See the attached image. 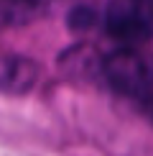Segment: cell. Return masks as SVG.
Wrapping results in <instances>:
<instances>
[{"instance_id": "6da1fadb", "label": "cell", "mask_w": 153, "mask_h": 156, "mask_svg": "<svg viewBox=\"0 0 153 156\" xmlns=\"http://www.w3.org/2000/svg\"><path fill=\"white\" fill-rule=\"evenodd\" d=\"M102 74L117 92L145 100L153 95V59L135 49H117L102 62Z\"/></svg>"}, {"instance_id": "7a4b0ae2", "label": "cell", "mask_w": 153, "mask_h": 156, "mask_svg": "<svg viewBox=\"0 0 153 156\" xmlns=\"http://www.w3.org/2000/svg\"><path fill=\"white\" fill-rule=\"evenodd\" d=\"M105 28L120 41L153 38V0H110Z\"/></svg>"}, {"instance_id": "3957f363", "label": "cell", "mask_w": 153, "mask_h": 156, "mask_svg": "<svg viewBox=\"0 0 153 156\" xmlns=\"http://www.w3.org/2000/svg\"><path fill=\"white\" fill-rule=\"evenodd\" d=\"M38 82V64L21 54H0V92L25 95Z\"/></svg>"}]
</instances>
